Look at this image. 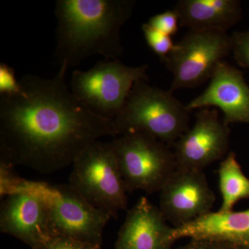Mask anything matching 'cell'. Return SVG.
Masks as SVG:
<instances>
[{
  "label": "cell",
  "instance_id": "1",
  "mask_svg": "<svg viewBox=\"0 0 249 249\" xmlns=\"http://www.w3.org/2000/svg\"><path fill=\"white\" fill-rule=\"evenodd\" d=\"M68 66L53 78L25 75L22 94L0 97V157L42 174L73 164L91 142L117 137L111 119L95 114L66 83Z\"/></svg>",
  "mask_w": 249,
  "mask_h": 249
},
{
  "label": "cell",
  "instance_id": "2",
  "mask_svg": "<svg viewBox=\"0 0 249 249\" xmlns=\"http://www.w3.org/2000/svg\"><path fill=\"white\" fill-rule=\"evenodd\" d=\"M135 5L134 0L57 1L55 58L60 67L78 66L94 55L119 60L124 53L121 28Z\"/></svg>",
  "mask_w": 249,
  "mask_h": 249
},
{
  "label": "cell",
  "instance_id": "3",
  "mask_svg": "<svg viewBox=\"0 0 249 249\" xmlns=\"http://www.w3.org/2000/svg\"><path fill=\"white\" fill-rule=\"evenodd\" d=\"M190 112L173 91L142 80L134 85L113 123L117 136L142 132L170 147L189 129Z\"/></svg>",
  "mask_w": 249,
  "mask_h": 249
},
{
  "label": "cell",
  "instance_id": "4",
  "mask_svg": "<svg viewBox=\"0 0 249 249\" xmlns=\"http://www.w3.org/2000/svg\"><path fill=\"white\" fill-rule=\"evenodd\" d=\"M69 184L111 217L127 209V189L110 142H91L73 161Z\"/></svg>",
  "mask_w": 249,
  "mask_h": 249
},
{
  "label": "cell",
  "instance_id": "5",
  "mask_svg": "<svg viewBox=\"0 0 249 249\" xmlns=\"http://www.w3.org/2000/svg\"><path fill=\"white\" fill-rule=\"evenodd\" d=\"M127 193L160 192L177 170L170 147L142 132L118 136L110 142Z\"/></svg>",
  "mask_w": 249,
  "mask_h": 249
},
{
  "label": "cell",
  "instance_id": "6",
  "mask_svg": "<svg viewBox=\"0 0 249 249\" xmlns=\"http://www.w3.org/2000/svg\"><path fill=\"white\" fill-rule=\"evenodd\" d=\"M148 65L130 67L119 60L98 62L88 71L75 70L71 90L95 114L114 120L139 80H148Z\"/></svg>",
  "mask_w": 249,
  "mask_h": 249
},
{
  "label": "cell",
  "instance_id": "7",
  "mask_svg": "<svg viewBox=\"0 0 249 249\" xmlns=\"http://www.w3.org/2000/svg\"><path fill=\"white\" fill-rule=\"evenodd\" d=\"M231 52V36L227 32L188 31L163 62L173 76L170 91L200 86Z\"/></svg>",
  "mask_w": 249,
  "mask_h": 249
},
{
  "label": "cell",
  "instance_id": "8",
  "mask_svg": "<svg viewBox=\"0 0 249 249\" xmlns=\"http://www.w3.org/2000/svg\"><path fill=\"white\" fill-rule=\"evenodd\" d=\"M48 203L55 235L102 245L103 233L111 215L93 206L70 184L39 182Z\"/></svg>",
  "mask_w": 249,
  "mask_h": 249
},
{
  "label": "cell",
  "instance_id": "9",
  "mask_svg": "<svg viewBox=\"0 0 249 249\" xmlns=\"http://www.w3.org/2000/svg\"><path fill=\"white\" fill-rule=\"evenodd\" d=\"M0 231L42 249L55 235L48 203L39 182L26 181L22 189L5 196L0 209Z\"/></svg>",
  "mask_w": 249,
  "mask_h": 249
},
{
  "label": "cell",
  "instance_id": "10",
  "mask_svg": "<svg viewBox=\"0 0 249 249\" xmlns=\"http://www.w3.org/2000/svg\"><path fill=\"white\" fill-rule=\"evenodd\" d=\"M231 129L219 119L217 109L204 108L196 114L191 128L178 139L175 147L177 169L202 170L228 155Z\"/></svg>",
  "mask_w": 249,
  "mask_h": 249
},
{
  "label": "cell",
  "instance_id": "11",
  "mask_svg": "<svg viewBox=\"0 0 249 249\" xmlns=\"http://www.w3.org/2000/svg\"><path fill=\"white\" fill-rule=\"evenodd\" d=\"M160 193L159 209L175 228L211 212L215 202L214 193L202 170L177 169Z\"/></svg>",
  "mask_w": 249,
  "mask_h": 249
},
{
  "label": "cell",
  "instance_id": "12",
  "mask_svg": "<svg viewBox=\"0 0 249 249\" xmlns=\"http://www.w3.org/2000/svg\"><path fill=\"white\" fill-rule=\"evenodd\" d=\"M212 107L221 109L228 124L249 123V86L243 73L224 60L217 65L208 88L186 105L189 111Z\"/></svg>",
  "mask_w": 249,
  "mask_h": 249
},
{
  "label": "cell",
  "instance_id": "13",
  "mask_svg": "<svg viewBox=\"0 0 249 249\" xmlns=\"http://www.w3.org/2000/svg\"><path fill=\"white\" fill-rule=\"evenodd\" d=\"M173 229L160 209L142 196L127 213L113 249H171Z\"/></svg>",
  "mask_w": 249,
  "mask_h": 249
},
{
  "label": "cell",
  "instance_id": "14",
  "mask_svg": "<svg viewBox=\"0 0 249 249\" xmlns=\"http://www.w3.org/2000/svg\"><path fill=\"white\" fill-rule=\"evenodd\" d=\"M173 240H222L249 249V210L234 212H210L182 227H173Z\"/></svg>",
  "mask_w": 249,
  "mask_h": 249
},
{
  "label": "cell",
  "instance_id": "15",
  "mask_svg": "<svg viewBox=\"0 0 249 249\" xmlns=\"http://www.w3.org/2000/svg\"><path fill=\"white\" fill-rule=\"evenodd\" d=\"M173 9L180 27L189 31L227 32L242 18L237 0H180Z\"/></svg>",
  "mask_w": 249,
  "mask_h": 249
},
{
  "label": "cell",
  "instance_id": "16",
  "mask_svg": "<svg viewBox=\"0 0 249 249\" xmlns=\"http://www.w3.org/2000/svg\"><path fill=\"white\" fill-rule=\"evenodd\" d=\"M218 173L222 196V206L218 211L230 212L241 199L249 198V178L242 172L233 152L228 153L222 160Z\"/></svg>",
  "mask_w": 249,
  "mask_h": 249
},
{
  "label": "cell",
  "instance_id": "17",
  "mask_svg": "<svg viewBox=\"0 0 249 249\" xmlns=\"http://www.w3.org/2000/svg\"><path fill=\"white\" fill-rule=\"evenodd\" d=\"M142 29L147 45L160 58V61H164L175 46L172 37L156 30L147 23L142 24Z\"/></svg>",
  "mask_w": 249,
  "mask_h": 249
},
{
  "label": "cell",
  "instance_id": "18",
  "mask_svg": "<svg viewBox=\"0 0 249 249\" xmlns=\"http://www.w3.org/2000/svg\"><path fill=\"white\" fill-rule=\"evenodd\" d=\"M15 165L0 157V195L1 198L22 189L27 180L19 178L14 171Z\"/></svg>",
  "mask_w": 249,
  "mask_h": 249
},
{
  "label": "cell",
  "instance_id": "19",
  "mask_svg": "<svg viewBox=\"0 0 249 249\" xmlns=\"http://www.w3.org/2000/svg\"><path fill=\"white\" fill-rule=\"evenodd\" d=\"M147 23L153 29L170 37L177 34L179 26L178 14L173 9L152 16Z\"/></svg>",
  "mask_w": 249,
  "mask_h": 249
},
{
  "label": "cell",
  "instance_id": "20",
  "mask_svg": "<svg viewBox=\"0 0 249 249\" xmlns=\"http://www.w3.org/2000/svg\"><path fill=\"white\" fill-rule=\"evenodd\" d=\"M232 53L240 66L249 69V30L234 32L231 36Z\"/></svg>",
  "mask_w": 249,
  "mask_h": 249
},
{
  "label": "cell",
  "instance_id": "21",
  "mask_svg": "<svg viewBox=\"0 0 249 249\" xmlns=\"http://www.w3.org/2000/svg\"><path fill=\"white\" fill-rule=\"evenodd\" d=\"M23 90L12 67L5 63L0 64V94L16 96L22 94Z\"/></svg>",
  "mask_w": 249,
  "mask_h": 249
},
{
  "label": "cell",
  "instance_id": "22",
  "mask_svg": "<svg viewBox=\"0 0 249 249\" xmlns=\"http://www.w3.org/2000/svg\"><path fill=\"white\" fill-rule=\"evenodd\" d=\"M101 246L60 235H53L42 249H101Z\"/></svg>",
  "mask_w": 249,
  "mask_h": 249
},
{
  "label": "cell",
  "instance_id": "23",
  "mask_svg": "<svg viewBox=\"0 0 249 249\" xmlns=\"http://www.w3.org/2000/svg\"><path fill=\"white\" fill-rule=\"evenodd\" d=\"M177 249H249L232 242L222 240H191L187 245Z\"/></svg>",
  "mask_w": 249,
  "mask_h": 249
}]
</instances>
